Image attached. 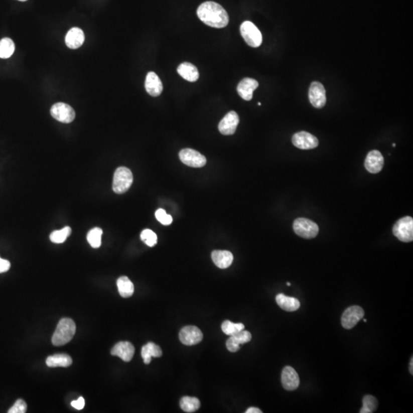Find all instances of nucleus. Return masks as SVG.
I'll use <instances>...</instances> for the list:
<instances>
[{
    "label": "nucleus",
    "mask_w": 413,
    "mask_h": 413,
    "mask_svg": "<svg viewBox=\"0 0 413 413\" xmlns=\"http://www.w3.org/2000/svg\"><path fill=\"white\" fill-rule=\"evenodd\" d=\"M251 339H252V335L248 331L243 330L236 335L230 336L226 343V346L230 352H236L240 350V346L241 344L249 342Z\"/></svg>",
    "instance_id": "a211bd4d"
},
{
    "label": "nucleus",
    "mask_w": 413,
    "mask_h": 413,
    "mask_svg": "<svg viewBox=\"0 0 413 413\" xmlns=\"http://www.w3.org/2000/svg\"><path fill=\"white\" fill-rule=\"evenodd\" d=\"M76 332V325L74 321L68 318L61 319L57 325L52 338L55 346H62L68 344L74 338Z\"/></svg>",
    "instance_id": "f03ea898"
},
{
    "label": "nucleus",
    "mask_w": 413,
    "mask_h": 413,
    "mask_svg": "<svg viewBox=\"0 0 413 413\" xmlns=\"http://www.w3.org/2000/svg\"><path fill=\"white\" fill-rule=\"evenodd\" d=\"M365 168L372 174L379 173L384 166V159L378 150H372L367 154L364 163Z\"/></svg>",
    "instance_id": "4468645a"
},
{
    "label": "nucleus",
    "mask_w": 413,
    "mask_h": 413,
    "mask_svg": "<svg viewBox=\"0 0 413 413\" xmlns=\"http://www.w3.org/2000/svg\"><path fill=\"white\" fill-rule=\"evenodd\" d=\"M244 325L242 323H233L230 321H225L221 325V329L225 335L233 336L240 331L244 330Z\"/></svg>",
    "instance_id": "c85d7f7f"
},
{
    "label": "nucleus",
    "mask_w": 413,
    "mask_h": 413,
    "mask_svg": "<svg viewBox=\"0 0 413 413\" xmlns=\"http://www.w3.org/2000/svg\"><path fill=\"white\" fill-rule=\"evenodd\" d=\"M287 286H289V287H290V286H291V283H287Z\"/></svg>",
    "instance_id": "ea45409f"
},
{
    "label": "nucleus",
    "mask_w": 413,
    "mask_h": 413,
    "mask_svg": "<svg viewBox=\"0 0 413 413\" xmlns=\"http://www.w3.org/2000/svg\"><path fill=\"white\" fill-rule=\"evenodd\" d=\"M295 233L304 239H312L319 234V225L307 218H297L293 223Z\"/></svg>",
    "instance_id": "39448f33"
},
{
    "label": "nucleus",
    "mask_w": 413,
    "mask_h": 413,
    "mask_svg": "<svg viewBox=\"0 0 413 413\" xmlns=\"http://www.w3.org/2000/svg\"><path fill=\"white\" fill-rule=\"evenodd\" d=\"M276 300H277L278 306L282 309L287 311V312H295V311H297L300 308V302L297 299L286 296L282 293L277 295Z\"/></svg>",
    "instance_id": "5701e85b"
},
{
    "label": "nucleus",
    "mask_w": 413,
    "mask_h": 413,
    "mask_svg": "<svg viewBox=\"0 0 413 413\" xmlns=\"http://www.w3.org/2000/svg\"><path fill=\"white\" fill-rule=\"evenodd\" d=\"M309 101L314 107L321 109L326 104V91L320 82H312L309 87Z\"/></svg>",
    "instance_id": "9d476101"
},
{
    "label": "nucleus",
    "mask_w": 413,
    "mask_h": 413,
    "mask_svg": "<svg viewBox=\"0 0 413 413\" xmlns=\"http://www.w3.org/2000/svg\"><path fill=\"white\" fill-rule=\"evenodd\" d=\"M363 322H367V319H363Z\"/></svg>",
    "instance_id": "79ce46f5"
},
{
    "label": "nucleus",
    "mask_w": 413,
    "mask_h": 413,
    "mask_svg": "<svg viewBox=\"0 0 413 413\" xmlns=\"http://www.w3.org/2000/svg\"><path fill=\"white\" fill-rule=\"evenodd\" d=\"M179 339L185 345L192 346L198 344L203 339L201 330L196 326H185L179 333Z\"/></svg>",
    "instance_id": "9b49d317"
},
{
    "label": "nucleus",
    "mask_w": 413,
    "mask_h": 413,
    "mask_svg": "<svg viewBox=\"0 0 413 413\" xmlns=\"http://www.w3.org/2000/svg\"><path fill=\"white\" fill-rule=\"evenodd\" d=\"M135 354V347L128 341L117 343L111 350V354L122 359L123 361L129 362Z\"/></svg>",
    "instance_id": "dca6fc26"
},
{
    "label": "nucleus",
    "mask_w": 413,
    "mask_h": 413,
    "mask_svg": "<svg viewBox=\"0 0 413 413\" xmlns=\"http://www.w3.org/2000/svg\"><path fill=\"white\" fill-rule=\"evenodd\" d=\"M103 230L99 227L92 229L87 233V239L90 246L93 248H99L101 245V236Z\"/></svg>",
    "instance_id": "c756f323"
},
{
    "label": "nucleus",
    "mask_w": 413,
    "mask_h": 413,
    "mask_svg": "<svg viewBox=\"0 0 413 413\" xmlns=\"http://www.w3.org/2000/svg\"><path fill=\"white\" fill-rule=\"evenodd\" d=\"M201 406V402L196 397L184 396L180 401V407L185 412H195Z\"/></svg>",
    "instance_id": "bb28decb"
},
{
    "label": "nucleus",
    "mask_w": 413,
    "mask_h": 413,
    "mask_svg": "<svg viewBox=\"0 0 413 413\" xmlns=\"http://www.w3.org/2000/svg\"><path fill=\"white\" fill-rule=\"evenodd\" d=\"M392 147H395V144H392Z\"/></svg>",
    "instance_id": "37998d69"
},
{
    "label": "nucleus",
    "mask_w": 413,
    "mask_h": 413,
    "mask_svg": "<svg viewBox=\"0 0 413 413\" xmlns=\"http://www.w3.org/2000/svg\"><path fill=\"white\" fill-rule=\"evenodd\" d=\"M84 33L81 29L72 28L67 33L65 43L69 49H77L84 44Z\"/></svg>",
    "instance_id": "aec40b11"
},
{
    "label": "nucleus",
    "mask_w": 413,
    "mask_h": 413,
    "mask_svg": "<svg viewBox=\"0 0 413 413\" xmlns=\"http://www.w3.org/2000/svg\"><path fill=\"white\" fill-rule=\"evenodd\" d=\"M118 291L122 298H129L134 293L133 283L127 277H119L116 282Z\"/></svg>",
    "instance_id": "a878e982"
},
{
    "label": "nucleus",
    "mask_w": 413,
    "mask_h": 413,
    "mask_svg": "<svg viewBox=\"0 0 413 413\" xmlns=\"http://www.w3.org/2000/svg\"><path fill=\"white\" fill-rule=\"evenodd\" d=\"M197 15L201 22L216 29H222L228 25L229 16L227 11L217 3H204L198 7Z\"/></svg>",
    "instance_id": "f257e3e1"
},
{
    "label": "nucleus",
    "mask_w": 413,
    "mask_h": 413,
    "mask_svg": "<svg viewBox=\"0 0 413 413\" xmlns=\"http://www.w3.org/2000/svg\"><path fill=\"white\" fill-rule=\"evenodd\" d=\"M141 355L146 364H150L152 357H160L163 355L161 347L153 342H149L142 348Z\"/></svg>",
    "instance_id": "b1692460"
},
{
    "label": "nucleus",
    "mask_w": 413,
    "mask_h": 413,
    "mask_svg": "<svg viewBox=\"0 0 413 413\" xmlns=\"http://www.w3.org/2000/svg\"><path fill=\"white\" fill-rule=\"evenodd\" d=\"M132 182L133 176L129 169L125 167L118 168L113 176V192L119 195L125 193L130 188Z\"/></svg>",
    "instance_id": "7ed1b4c3"
},
{
    "label": "nucleus",
    "mask_w": 413,
    "mask_h": 413,
    "mask_svg": "<svg viewBox=\"0 0 413 413\" xmlns=\"http://www.w3.org/2000/svg\"><path fill=\"white\" fill-rule=\"evenodd\" d=\"M181 161L190 167L201 168L207 163L206 158L199 152L192 149H184L179 153Z\"/></svg>",
    "instance_id": "6e6552de"
},
{
    "label": "nucleus",
    "mask_w": 413,
    "mask_h": 413,
    "mask_svg": "<svg viewBox=\"0 0 413 413\" xmlns=\"http://www.w3.org/2000/svg\"><path fill=\"white\" fill-rule=\"evenodd\" d=\"M19 1H22V2H25V1H27V0H19Z\"/></svg>",
    "instance_id": "a19ab883"
},
{
    "label": "nucleus",
    "mask_w": 413,
    "mask_h": 413,
    "mask_svg": "<svg viewBox=\"0 0 413 413\" xmlns=\"http://www.w3.org/2000/svg\"><path fill=\"white\" fill-rule=\"evenodd\" d=\"M156 217L163 225H170L172 223V216L166 214V211L162 208L156 211Z\"/></svg>",
    "instance_id": "72a5a7b5"
},
{
    "label": "nucleus",
    "mask_w": 413,
    "mask_h": 413,
    "mask_svg": "<svg viewBox=\"0 0 413 413\" xmlns=\"http://www.w3.org/2000/svg\"><path fill=\"white\" fill-rule=\"evenodd\" d=\"M14 42L11 39L5 38L0 41V58H10L15 52Z\"/></svg>",
    "instance_id": "cd10ccee"
},
{
    "label": "nucleus",
    "mask_w": 413,
    "mask_h": 413,
    "mask_svg": "<svg viewBox=\"0 0 413 413\" xmlns=\"http://www.w3.org/2000/svg\"><path fill=\"white\" fill-rule=\"evenodd\" d=\"M71 228L70 227H65L59 230H55L50 235V240L52 243H62L67 240V238L71 235Z\"/></svg>",
    "instance_id": "7c9ffc66"
},
{
    "label": "nucleus",
    "mask_w": 413,
    "mask_h": 413,
    "mask_svg": "<svg viewBox=\"0 0 413 413\" xmlns=\"http://www.w3.org/2000/svg\"><path fill=\"white\" fill-rule=\"evenodd\" d=\"M364 311L358 306L347 308L341 317V325L345 329H351L363 319Z\"/></svg>",
    "instance_id": "0eeeda50"
},
{
    "label": "nucleus",
    "mask_w": 413,
    "mask_h": 413,
    "mask_svg": "<svg viewBox=\"0 0 413 413\" xmlns=\"http://www.w3.org/2000/svg\"><path fill=\"white\" fill-rule=\"evenodd\" d=\"M10 266H11V264L10 261L0 258V273L7 272L10 269Z\"/></svg>",
    "instance_id": "e433bc0d"
},
{
    "label": "nucleus",
    "mask_w": 413,
    "mask_h": 413,
    "mask_svg": "<svg viewBox=\"0 0 413 413\" xmlns=\"http://www.w3.org/2000/svg\"><path fill=\"white\" fill-rule=\"evenodd\" d=\"M51 114L56 120L64 123H70L75 118V112L70 105L57 103L52 106Z\"/></svg>",
    "instance_id": "1a4fd4ad"
},
{
    "label": "nucleus",
    "mask_w": 413,
    "mask_h": 413,
    "mask_svg": "<svg viewBox=\"0 0 413 413\" xmlns=\"http://www.w3.org/2000/svg\"><path fill=\"white\" fill-rule=\"evenodd\" d=\"M258 86L259 83L255 79L246 77L239 83L236 90L243 100L249 101L252 100L253 91L257 88Z\"/></svg>",
    "instance_id": "f3484780"
},
{
    "label": "nucleus",
    "mask_w": 413,
    "mask_h": 413,
    "mask_svg": "<svg viewBox=\"0 0 413 413\" xmlns=\"http://www.w3.org/2000/svg\"><path fill=\"white\" fill-rule=\"evenodd\" d=\"M281 381L283 388L288 391H293L297 389L300 383V379L297 372L290 366H287L283 369Z\"/></svg>",
    "instance_id": "2eb2a0df"
},
{
    "label": "nucleus",
    "mask_w": 413,
    "mask_h": 413,
    "mask_svg": "<svg viewBox=\"0 0 413 413\" xmlns=\"http://www.w3.org/2000/svg\"><path fill=\"white\" fill-rule=\"evenodd\" d=\"M27 410V404L23 399H18L9 410V413H25Z\"/></svg>",
    "instance_id": "f704fd0d"
},
{
    "label": "nucleus",
    "mask_w": 413,
    "mask_h": 413,
    "mask_svg": "<svg viewBox=\"0 0 413 413\" xmlns=\"http://www.w3.org/2000/svg\"><path fill=\"white\" fill-rule=\"evenodd\" d=\"M293 144L295 147L300 150H312L319 146V140L308 132L302 131L294 134L293 136Z\"/></svg>",
    "instance_id": "f8f14e48"
},
{
    "label": "nucleus",
    "mask_w": 413,
    "mask_h": 413,
    "mask_svg": "<svg viewBox=\"0 0 413 413\" xmlns=\"http://www.w3.org/2000/svg\"><path fill=\"white\" fill-rule=\"evenodd\" d=\"M71 405L72 407H74V408L77 410H81L83 409L84 407V405H85V401H84V398L83 397H80L77 400L73 401L71 402Z\"/></svg>",
    "instance_id": "c9c22d12"
},
{
    "label": "nucleus",
    "mask_w": 413,
    "mask_h": 413,
    "mask_svg": "<svg viewBox=\"0 0 413 413\" xmlns=\"http://www.w3.org/2000/svg\"><path fill=\"white\" fill-rule=\"evenodd\" d=\"M394 236L404 243H409L413 240L412 217H402L395 223L392 228Z\"/></svg>",
    "instance_id": "20e7f679"
},
{
    "label": "nucleus",
    "mask_w": 413,
    "mask_h": 413,
    "mask_svg": "<svg viewBox=\"0 0 413 413\" xmlns=\"http://www.w3.org/2000/svg\"><path fill=\"white\" fill-rule=\"evenodd\" d=\"M409 372L411 375H413V358L411 357V361H410L409 364Z\"/></svg>",
    "instance_id": "58836bf2"
},
{
    "label": "nucleus",
    "mask_w": 413,
    "mask_h": 413,
    "mask_svg": "<svg viewBox=\"0 0 413 413\" xmlns=\"http://www.w3.org/2000/svg\"><path fill=\"white\" fill-rule=\"evenodd\" d=\"M240 33L249 46L258 48L262 44V36L260 31L252 22H243L240 26Z\"/></svg>",
    "instance_id": "423d86ee"
},
{
    "label": "nucleus",
    "mask_w": 413,
    "mask_h": 413,
    "mask_svg": "<svg viewBox=\"0 0 413 413\" xmlns=\"http://www.w3.org/2000/svg\"><path fill=\"white\" fill-rule=\"evenodd\" d=\"M213 262L220 268H227L233 261V254L227 250H214L211 253Z\"/></svg>",
    "instance_id": "412c9836"
},
{
    "label": "nucleus",
    "mask_w": 413,
    "mask_h": 413,
    "mask_svg": "<svg viewBox=\"0 0 413 413\" xmlns=\"http://www.w3.org/2000/svg\"><path fill=\"white\" fill-rule=\"evenodd\" d=\"M146 90L152 97H158L161 94L163 90V83L160 77L155 72H149L147 74L145 82Z\"/></svg>",
    "instance_id": "6ab92c4d"
},
{
    "label": "nucleus",
    "mask_w": 413,
    "mask_h": 413,
    "mask_svg": "<svg viewBox=\"0 0 413 413\" xmlns=\"http://www.w3.org/2000/svg\"><path fill=\"white\" fill-rule=\"evenodd\" d=\"M140 237H141V240L150 247H153L157 243V236L153 230H149V229L143 230Z\"/></svg>",
    "instance_id": "473e14b6"
},
{
    "label": "nucleus",
    "mask_w": 413,
    "mask_h": 413,
    "mask_svg": "<svg viewBox=\"0 0 413 413\" xmlns=\"http://www.w3.org/2000/svg\"><path fill=\"white\" fill-rule=\"evenodd\" d=\"M177 71L181 77L189 82H195L199 78L198 68L191 63H182L179 65Z\"/></svg>",
    "instance_id": "4be33fe9"
},
{
    "label": "nucleus",
    "mask_w": 413,
    "mask_h": 413,
    "mask_svg": "<svg viewBox=\"0 0 413 413\" xmlns=\"http://www.w3.org/2000/svg\"><path fill=\"white\" fill-rule=\"evenodd\" d=\"M262 411H261L259 408H256V407H250V408H248L247 410L246 411V413H262Z\"/></svg>",
    "instance_id": "4c0bfd02"
},
{
    "label": "nucleus",
    "mask_w": 413,
    "mask_h": 413,
    "mask_svg": "<svg viewBox=\"0 0 413 413\" xmlns=\"http://www.w3.org/2000/svg\"><path fill=\"white\" fill-rule=\"evenodd\" d=\"M378 406V402L373 395H365L363 399V407L360 409V413H372L376 411Z\"/></svg>",
    "instance_id": "2f4dec72"
},
{
    "label": "nucleus",
    "mask_w": 413,
    "mask_h": 413,
    "mask_svg": "<svg viewBox=\"0 0 413 413\" xmlns=\"http://www.w3.org/2000/svg\"><path fill=\"white\" fill-rule=\"evenodd\" d=\"M239 122H240V119H239L237 113L235 111H230L219 123V131L223 135H233L236 132Z\"/></svg>",
    "instance_id": "ddd939ff"
},
{
    "label": "nucleus",
    "mask_w": 413,
    "mask_h": 413,
    "mask_svg": "<svg viewBox=\"0 0 413 413\" xmlns=\"http://www.w3.org/2000/svg\"><path fill=\"white\" fill-rule=\"evenodd\" d=\"M46 364L49 367H68L72 364V359L68 354H55L47 358Z\"/></svg>",
    "instance_id": "393cba45"
}]
</instances>
